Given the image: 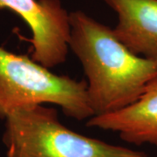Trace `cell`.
Instances as JSON below:
<instances>
[{"label":"cell","instance_id":"5b68a950","mask_svg":"<svg viewBox=\"0 0 157 157\" xmlns=\"http://www.w3.org/2000/svg\"><path fill=\"white\" fill-rule=\"evenodd\" d=\"M86 126L117 133L130 144L157 147V77L134 103L113 113L92 116Z\"/></svg>","mask_w":157,"mask_h":157},{"label":"cell","instance_id":"8992f818","mask_svg":"<svg viewBox=\"0 0 157 157\" xmlns=\"http://www.w3.org/2000/svg\"><path fill=\"white\" fill-rule=\"evenodd\" d=\"M117 14L115 36L137 56L157 63V0H103Z\"/></svg>","mask_w":157,"mask_h":157},{"label":"cell","instance_id":"3957f363","mask_svg":"<svg viewBox=\"0 0 157 157\" xmlns=\"http://www.w3.org/2000/svg\"><path fill=\"white\" fill-rule=\"evenodd\" d=\"M86 81L57 75L26 55L0 46V118L19 107L57 105L70 118L82 121L94 116Z\"/></svg>","mask_w":157,"mask_h":157},{"label":"cell","instance_id":"6da1fadb","mask_svg":"<svg viewBox=\"0 0 157 157\" xmlns=\"http://www.w3.org/2000/svg\"><path fill=\"white\" fill-rule=\"evenodd\" d=\"M69 48L86 76V94L94 115L134 103L157 77V63L137 56L113 30L82 11L69 13Z\"/></svg>","mask_w":157,"mask_h":157},{"label":"cell","instance_id":"277c9868","mask_svg":"<svg viewBox=\"0 0 157 157\" xmlns=\"http://www.w3.org/2000/svg\"><path fill=\"white\" fill-rule=\"evenodd\" d=\"M3 9L15 12L31 29L33 60L48 69L66 61L71 27L60 0H0Z\"/></svg>","mask_w":157,"mask_h":157},{"label":"cell","instance_id":"7a4b0ae2","mask_svg":"<svg viewBox=\"0 0 157 157\" xmlns=\"http://www.w3.org/2000/svg\"><path fill=\"white\" fill-rule=\"evenodd\" d=\"M5 120L7 157H150L78 134L60 123L54 108L43 105L17 108Z\"/></svg>","mask_w":157,"mask_h":157}]
</instances>
